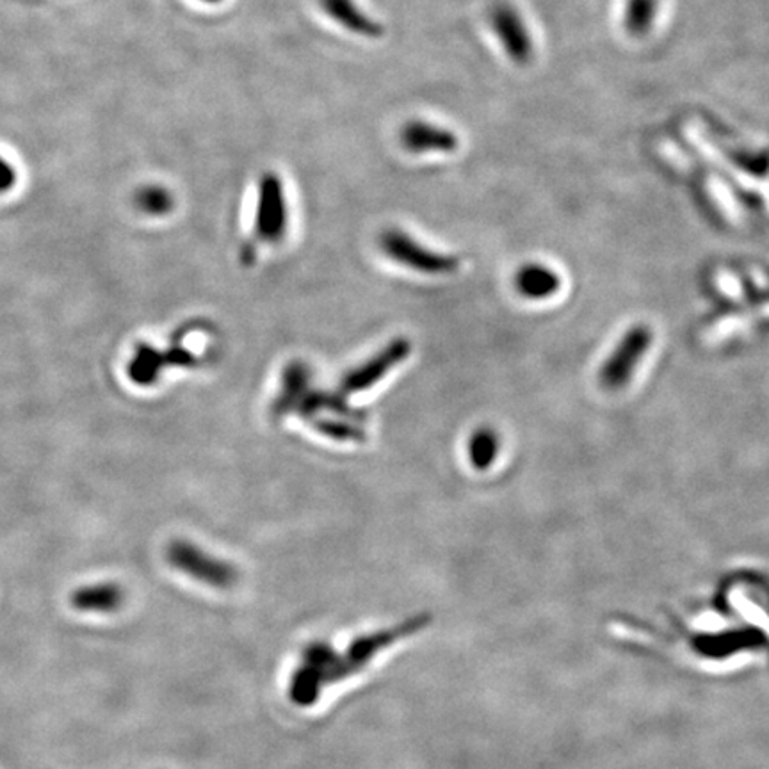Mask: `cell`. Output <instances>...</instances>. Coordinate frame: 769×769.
Listing matches in <instances>:
<instances>
[{
	"mask_svg": "<svg viewBox=\"0 0 769 769\" xmlns=\"http://www.w3.org/2000/svg\"><path fill=\"white\" fill-rule=\"evenodd\" d=\"M289 230V202L284 181L275 171L262 173L256 185L253 235L256 243L279 244Z\"/></svg>",
	"mask_w": 769,
	"mask_h": 769,
	"instance_id": "obj_4",
	"label": "cell"
},
{
	"mask_svg": "<svg viewBox=\"0 0 769 769\" xmlns=\"http://www.w3.org/2000/svg\"><path fill=\"white\" fill-rule=\"evenodd\" d=\"M196 364L199 358L184 347L173 346L161 352L152 344H140L127 365V376L138 387H152L166 367H194Z\"/></svg>",
	"mask_w": 769,
	"mask_h": 769,
	"instance_id": "obj_8",
	"label": "cell"
},
{
	"mask_svg": "<svg viewBox=\"0 0 769 769\" xmlns=\"http://www.w3.org/2000/svg\"><path fill=\"white\" fill-rule=\"evenodd\" d=\"M378 246L391 261L423 275H449L459 266L456 256L435 252L401 229L383 230L378 237Z\"/></svg>",
	"mask_w": 769,
	"mask_h": 769,
	"instance_id": "obj_3",
	"label": "cell"
},
{
	"mask_svg": "<svg viewBox=\"0 0 769 769\" xmlns=\"http://www.w3.org/2000/svg\"><path fill=\"white\" fill-rule=\"evenodd\" d=\"M321 11L338 28L365 40L385 37V28L373 19L356 0H317Z\"/></svg>",
	"mask_w": 769,
	"mask_h": 769,
	"instance_id": "obj_10",
	"label": "cell"
},
{
	"mask_svg": "<svg viewBox=\"0 0 769 769\" xmlns=\"http://www.w3.org/2000/svg\"><path fill=\"white\" fill-rule=\"evenodd\" d=\"M662 0H621L620 28L630 40H645L661 19Z\"/></svg>",
	"mask_w": 769,
	"mask_h": 769,
	"instance_id": "obj_11",
	"label": "cell"
},
{
	"mask_svg": "<svg viewBox=\"0 0 769 769\" xmlns=\"http://www.w3.org/2000/svg\"><path fill=\"white\" fill-rule=\"evenodd\" d=\"M125 603V591L118 583H97L82 586L70 595V604L77 611L113 613Z\"/></svg>",
	"mask_w": 769,
	"mask_h": 769,
	"instance_id": "obj_13",
	"label": "cell"
},
{
	"mask_svg": "<svg viewBox=\"0 0 769 769\" xmlns=\"http://www.w3.org/2000/svg\"><path fill=\"white\" fill-rule=\"evenodd\" d=\"M488 26L497 45L509 63L518 68L532 67L538 55V43L526 14L509 0H500L488 11Z\"/></svg>",
	"mask_w": 769,
	"mask_h": 769,
	"instance_id": "obj_2",
	"label": "cell"
},
{
	"mask_svg": "<svg viewBox=\"0 0 769 769\" xmlns=\"http://www.w3.org/2000/svg\"><path fill=\"white\" fill-rule=\"evenodd\" d=\"M399 143L409 155H429V153L451 155L458 152L462 141L449 127L438 125L427 120H409L401 127Z\"/></svg>",
	"mask_w": 769,
	"mask_h": 769,
	"instance_id": "obj_9",
	"label": "cell"
},
{
	"mask_svg": "<svg viewBox=\"0 0 769 769\" xmlns=\"http://www.w3.org/2000/svg\"><path fill=\"white\" fill-rule=\"evenodd\" d=\"M199 2H202V4H208V6H217L223 2V0H199Z\"/></svg>",
	"mask_w": 769,
	"mask_h": 769,
	"instance_id": "obj_19",
	"label": "cell"
},
{
	"mask_svg": "<svg viewBox=\"0 0 769 769\" xmlns=\"http://www.w3.org/2000/svg\"><path fill=\"white\" fill-rule=\"evenodd\" d=\"M468 462L477 470H486L499 458L500 437L492 427H479L468 438Z\"/></svg>",
	"mask_w": 769,
	"mask_h": 769,
	"instance_id": "obj_15",
	"label": "cell"
},
{
	"mask_svg": "<svg viewBox=\"0 0 769 769\" xmlns=\"http://www.w3.org/2000/svg\"><path fill=\"white\" fill-rule=\"evenodd\" d=\"M134 208L149 217H164L175 209V196L161 184L141 185L134 193Z\"/></svg>",
	"mask_w": 769,
	"mask_h": 769,
	"instance_id": "obj_16",
	"label": "cell"
},
{
	"mask_svg": "<svg viewBox=\"0 0 769 769\" xmlns=\"http://www.w3.org/2000/svg\"><path fill=\"white\" fill-rule=\"evenodd\" d=\"M312 370L305 362H291L282 373L280 392L276 394L271 412L276 417L293 414L297 401L305 396V392L312 388Z\"/></svg>",
	"mask_w": 769,
	"mask_h": 769,
	"instance_id": "obj_12",
	"label": "cell"
},
{
	"mask_svg": "<svg viewBox=\"0 0 769 769\" xmlns=\"http://www.w3.org/2000/svg\"><path fill=\"white\" fill-rule=\"evenodd\" d=\"M432 615L423 613L408 618L403 624L387 630H376L373 635L356 638L346 652H337L332 645L314 641L303 650V662L294 671L289 698L300 707H311L317 702L324 686L346 680L347 677L364 670L380 650L396 644L397 639L408 638L418 630L426 629Z\"/></svg>",
	"mask_w": 769,
	"mask_h": 769,
	"instance_id": "obj_1",
	"label": "cell"
},
{
	"mask_svg": "<svg viewBox=\"0 0 769 769\" xmlns=\"http://www.w3.org/2000/svg\"><path fill=\"white\" fill-rule=\"evenodd\" d=\"M315 432H320L324 437L337 442H362L365 441V432L361 426L347 423V421H335V418H317L314 423Z\"/></svg>",
	"mask_w": 769,
	"mask_h": 769,
	"instance_id": "obj_17",
	"label": "cell"
},
{
	"mask_svg": "<svg viewBox=\"0 0 769 769\" xmlns=\"http://www.w3.org/2000/svg\"><path fill=\"white\" fill-rule=\"evenodd\" d=\"M409 353H412V342L408 338L399 337L388 342L387 346L380 350L376 355L371 356L370 361H365L364 364L344 374V378L341 380L342 396L370 391L380 380L385 378L394 367L403 364L408 358Z\"/></svg>",
	"mask_w": 769,
	"mask_h": 769,
	"instance_id": "obj_7",
	"label": "cell"
},
{
	"mask_svg": "<svg viewBox=\"0 0 769 769\" xmlns=\"http://www.w3.org/2000/svg\"><path fill=\"white\" fill-rule=\"evenodd\" d=\"M166 559L171 567L212 588L229 589L239 580L237 567L211 556L190 540L171 542L166 547Z\"/></svg>",
	"mask_w": 769,
	"mask_h": 769,
	"instance_id": "obj_5",
	"label": "cell"
},
{
	"mask_svg": "<svg viewBox=\"0 0 769 769\" xmlns=\"http://www.w3.org/2000/svg\"><path fill=\"white\" fill-rule=\"evenodd\" d=\"M515 287L518 293L533 302H544L558 293L561 287V280L553 267L532 262L518 270L515 275Z\"/></svg>",
	"mask_w": 769,
	"mask_h": 769,
	"instance_id": "obj_14",
	"label": "cell"
},
{
	"mask_svg": "<svg viewBox=\"0 0 769 769\" xmlns=\"http://www.w3.org/2000/svg\"><path fill=\"white\" fill-rule=\"evenodd\" d=\"M17 185V170L4 155H0V193H8Z\"/></svg>",
	"mask_w": 769,
	"mask_h": 769,
	"instance_id": "obj_18",
	"label": "cell"
},
{
	"mask_svg": "<svg viewBox=\"0 0 769 769\" xmlns=\"http://www.w3.org/2000/svg\"><path fill=\"white\" fill-rule=\"evenodd\" d=\"M652 330L648 326L645 324L633 326L620 338L608 361L604 362L603 370L598 374L603 387L608 391H621L627 387V383L633 380L638 365L644 362L645 355L652 346Z\"/></svg>",
	"mask_w": 769,
	"mask_h": 769,
	"instance_id": "obj_6",
	"label": "cell"
}]
</instances>
